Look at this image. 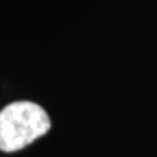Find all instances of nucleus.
I'll return each mask as SVG.
<instances>
[{"label": "nucleus", "mask_w": 157, "mask_h": 157, "mask_svg": "<svg viewBox=\"0 0 157 157\" xmlns=\"http://www.w3.org/2000/svg\"><path fill=\"white\" fill-rule=\"evenodd\" d=\"M51 128L50 117L42 106L29 101H17L0 111V150H22Z\"/></svg>", "instance_id": "f257e3e1"}]
</instances>
